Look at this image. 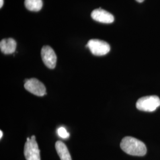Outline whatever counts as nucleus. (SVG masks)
<instances>
[{"instance_id": "obj_1", "label": "nucleus", "mask_w": 160, "mask_h": 160, "mask_svg": "<svg viewBox=\"0 0 160 160\" xmlns=\"http://www.w3.org/2000/svg\"><path fill=\"white\" fill-rule=\"evenodd\" d=\"M120 148L128 154L143 156L147 154V147L143 142L131 137L123 138L120 142Z\"/></svg>"}, {"instance_id": "obj_2", "label": "nucleus", "mask_w": 160, "mask_h": 160, "mask_svg": "<svg viewBox=\"0 0 160 160\" xmlns=\"http://www.w3.org/2000/svg\"><path fill=\"white\" fill-rule=\"evenodd\" d=\"M137 108L144 112H154L160 106V98L157 96H148L138 99Z\"/></svg>"}, {"instance_id": "obj_3", "label": "nucleus", "mask_w": 160, "mask_h": 160, "mask_svg": "<svg viewBox=\"0 0 160 160\" xmlns=\"http://www.w3.org/2000/svg\"><path fill=\"white\" fill-rule=\"evenodd\" d=\"M94 55L103 56L108 54L110 51V46L108 43L98 39H91L86 45Z\"/></svg>"}, {"instance_id": "obj_4", "label": "nucleus", "mask_w": 160, "mask_h": 160, "mask_svg": "<svg viewBox=\"0 0 160 160\" xmlns=\"http://www.w3.org/2000/svg\"><path fill=\"white\" fill-rule=\"evenodd\" d=\"M24 154L26 160H40V150L34 135L25 143Z\"/></svg>"}, {"instance_id": "obj_5", "label": "nucleus", "mask_w": 160, "mask_h": 160, "mask_svg": "<svg viewBox=\"0 0 160 160\" xmlns=\"http://www.w3.org/2000/svg\"><path fill=\"white\" fill-rule=\"evenodd\" d=\"M24 88L26 90L35 96L42 97L46 94L45 85L36 78L25 80Z\"/></svg>"}, {"instance_id": "obj_6", "label": "nucleus", "mask_w": 160, "mask_h": 160, "mask_svg": "<svg viewBox=\"0 0 160 160\" xmlns=\"http://www.w3.org/2000/svg\"><path fill=\"white\" fill-rule=\"evenodd\" d=\"M42 59L48 68L53 69L56 67L57 57L55 51L49 46H44L41 51Z\"/></svg>"}, {"instance_id": "obj_7", "label": "nucleus", "mask_w": 160, "mask_h": 160, "mask_svg": "<svg viewBox=\"0 0 160 160\" xmlns=\"http://www.w3.org/2000/svg\"><path fill=\"white\" fill-rule=\"evenodd\" d=\"M92 18L100 23L110 24L112 23L114 20V16L101 8L95 9L91 14Z\"/></svg>"}, {"instance_id": "obj_8", "label": "nucleus", "mask_w": 160, "mask_h": 160, "mask_svg": "<svg viewBox=\"0 0 160 160\" xmlns=\"http://www.w3.org/2000/svg\"><path fill=\"white\" fill-rule=\"evenodd\" d=\"M17 43L12 38L4 39L0 42L1 51L6 55L12 54L16 51Z\"/></svg>"}, {"instance_id": "obj_9", "label": "nucleus", "mask_w": 160, "mask_h": 160, "mask_svg": "<svg viewBox=\"0 0 160 160\" xmlns=\"http://www.w3.org/2000/svg\"><path fill=\"white\" fill-rule=\"evenodd\" d=\"M55 148L61 160H72L68 149L62 141H57L55 143Z\"/></svg>"}, {"instance_id": "obj_10", "label": "nucleus", "mask_w": 160, "mask_h": 160, "mask_svg": "<svg viewBox=\"0 0 160 160\" xmlns=\"http://www.w3.org/2000/svg\"><path fill=\"white\" fill-rule=\"evenodd\" d=\"M24 5L26 8L32 12H39L42 8V0H25Z\"/></svg>"}, {"instance_id": "obj_11", "label": "nucleus", "mask_w": 160, "mask_h": 160, "mask_svg": "<svg viewBox=\"0 0 160 160\" xmlns=\"http://www.w3.org/2000/svg\"><path fill=\"white\" fill-rule=\"evenodd\" d=\"M58 133L60 137L63 139H67L69 137V133L63 127H60L58 129Z\"/></svg>"}, {"instance_id": "obj_12", "label": "nucleus", "mask_w": 160, "mask_h": 160, "mask_svg": "<svg viewBox=\"0 0 160 160\" xmlns=\"http://www.w3.org/2000/svg\"><path fill=\"white\" fill-rule=\"evenodd\" d=\"M4 4V0H0V7L2 8Z\"/></svg>"}, {"instance_id": "obj_13", "label": "nucleus", "mask_w": 160, "mask_h": 160, "mask_svg": "<svg viewBox=\"0 0 160 160\" xmlns=\"http://www.w3.org/2000/svg\"><path fill=\"white\" fill-rule=\"evenodd\" d=\"M2 136H3V132H2V131H0V139L2 138Z\"/></svg>"}, {"instance_id": "obj_14", "label": "nucleus", "mask_w": 160, "mask_h": 160, "mask_svg": "<svg viewBox=\"0 0 160 160\" xmlns=\"http://www.w3.org/2000/svg\"><path fill=\"white\" fill-rule=\"evenodd\" d=\"M138 2H142L144 0H136Z\"/></svg>"}]
</instances>
